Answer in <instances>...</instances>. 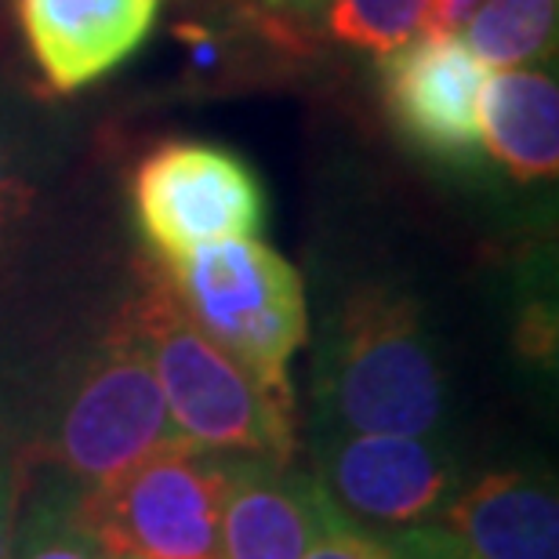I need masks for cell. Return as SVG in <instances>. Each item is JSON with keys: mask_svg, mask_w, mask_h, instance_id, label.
Masks as SVG:
<instances>
[{"mask_svg": "<svg viewBox=\"0 0 559 559\" xmlns=\"http://www.w3.org/2000/svg\"><path fill=\"white\" fill-rule=\"evenodd\" d=\"M186 443L167 418L128 295L98 323L0 364V447L81 487Z\"/></svg>", "mask_w": 559, "mask_h": 559, "instance_id": "cell-1", "label": "cell"}, {"mask_svg": "<svg viewBox=\"0 0 559 559\" xmlns=\"http://www.w3.org/2000/svg\"><path fill=\"white\" fill-rule=\"evenodd\" d=\"M447 418L451 393L421 301L385 280L345 290L312 356V432L447 436Z\"/></svg>", "mask_w": 559, "mask_h": 559, "instance_id": "cell-2", "label": "cell"}, {"mask_svg": "<svg viewBox=\"0 0 559 559\" xmlns=\"http://www.w3.org/2000/svg\"><path fill=\"white\" fill-rule=\"evenodd\" d=\"M128 301L167 418L186 443L270 462L295 457V407L265 393L186 317L156 259H139Z\"/></svg>", "mask_w": 559, "mask_h": 559, "instance_id": "cell-3", "label": "cell"}, {"mask_svg": "<svg viewBox=\"0 0 559 559\" xmlns=\"http://www.w3.org/2000/svg\"><path fill=\"white\" fill-rule=\"evenodd\" d=\"M160 273L186 317L265 393L295 407L290 360L309 338L306 284L295 265L259 237H243L160 262Z\"/></svg>", "mask_w": 559, "mask_h": 559, "instance_id": "cell-4", "label": "cell"}, {"mask_svg": "<svg viewBox=\"0 0 559 559\" xmlns=\"http://www.w3.org/2000/svg\"><path fill=\"white\" fill-rule=\"evenodd\" d=\"M229 454L164 447L103 484L81 487V516L124 559H222L218 512Z\"/></svg>", "mask_w": 559, "mask_h": 559, "instance_id": "cell-5", "label": "cell"}, {"mask_svg": "<svg viewBox=\"0 0 559 559\" xmlns=\"http://www.w3.org/2000/svg\"><path fill=\"white\" fill-rule=\"evenodd\" d=\"M131 207L156 262H182L211 243L259 237L265 193L237 153L211 142H164L139 160Z\"/></svg>", "mask_w": 559, "mask_h": 559, "instance_id": "cell-6", "label": "cell"}, {"mask_svg": "<svg viewBox=\"0 0 559 559\" xmlns=\"http://www.w3.org/2000/svg\"><path fill=\"white\" fill-rule=\"evenodd\" d=\"M317 479L345 516L404 531L440 523L462 490V465L447 436L312 432Z\"/></svg>", "mask_w": 559, "mask_h": 559, "instance_id": "cell-7", "label": "cell"}, {"mask_svg": "<svg viewBox=\"0 0 559 559\" xmlns=\"http://www.w3.org/2000/svg\"><path fill=\"white\" fill-rule=\"evenodd\" d=\"M382 98L396 131L443 160L484 150V92L490 66L457 37H418L382 55Z\"/></svg>", "mask_w": 559, "mask_h": 559, "instance_id": "cell-8", "label": "cell"}, {"mask_svg": "<svg viewBox=\"0 0 559 559\" xmlns=\"http://www.w3.org/2000/svg\"><path fill=\"white\" fill-rule=\"evenodd\" d=\"M331 512L334 501L317 476L290 462L229 454L218 512L222 559H301Z\"/></svg>", "mask_w": 559, "mask_h": 559, "instance_id": "cell-9", "label": "cell"}, {"mask_svg": "<svg viewBox=\"0 0 559 559\" xmlns=\"http://www.w3.org/2000/svg\"><path fill=\"white\" fill-rule=\"evenodd\" d=\"M164 0H15L26 48L55 92L103 81L150 37Z\"/></svg>", "mask_w": 559, "mask_h": 559, "instance_id": "cell-10", "label": "cell"}, {"mask_svg": "<svg viewBox=\"0 0 559 559\" xmlns=\"http://www.w3.org/2000/svg\"><path fill=\"white\" fill-rule=\"evenodd\" d=\"M468 559H559V498L542 468H498L465 484L440 516Z\"/></svg>", "mask_w": 559, "mask_h": 559, "instance_id": "cell-11", "label": "cell"}, {"mask_svg": "<svg viewBox=\"0 0 559 559\" xmlns=\"http://www.w3.org/2000/svg\"><path fill=\"white\" fill-rule=\"evenodd\" d=\"M484 150L516 182H552L559 167V92L552 76L531 70L490 73Z\"/></svg>", "mask_w": 559, "mask_h": 559, "instance_id": "cell-12", "label": "cell"}, {"mask_svg": "<svg viewBox=\"0 0 559 559\" xmlns=\"http://www.w3.org/2000/svg\"><path fill=\"white\" fill-rule=\"evenodd\" d=\"M8 559H114L81 516V484L51 468H19Z\"/></svg>", "mask_w": 559, "mask_h": 559, "instance_id": "cell-13", "label": "cell"}, {"mask_svg": "<svg viewBox=\"0 0 559 559\" xmlns=\"http://www.w3.org/2000/svg\"><path fill=\"white\" fill-rule=\"evenodd\" d=\"M468 48L490 70H516L556 44V0H484L468 22Z\"/></svg>", "mask_w": 559, "mask_h": 559, "instance_id": "cell-14", "label": "cell"}, {"mask_svg": "<svg viewBox=\"0 0 559 559\" xmlns=\"http://www.w3.org/2000/svg\"><path fill=\"white\" fill-rule=\"evenodd\" d=\"M301 559H468L462 542L443 523L385 531L349 520L334 506L328 527Z\"/></svg>", "mask_w": 559, "mask_h": 559, "instance_id": "cell-15", "label": "cell"}, {"mask_svg": "<svg viewBox=\"0 0 559 559\" xmlns=\"http://www.w3.org/2000/svg\"><path fill=\"white\" fill-rule=\"evenodd\" d=\"M44 200V167L22 117L0 98V262L22 248Z\"/></svg>", "mask_w": 559, "mask_h": 559, "instance_id": "cell-16", "label": "cell"}, {"mask_svg": "<svg viewBox=\"0 0 559 559\" xmlns=\"http://www.w3.org/2000/svg\"><path fill=\"white\" fill-rule=\"evenodd\" d=\"M425 0H334L331 33L353 48L389 55L415 40Z\"/></svg>", "mask_w": 559, "mask_h": 559, "instance_id": "cell-17", "label": "cell"}, {"mask_svg": "<svg viewBox=\"0 0 559 559\" xmlns=\"http://www.w3.org/2000/svg\"><path fill=\"white\" fill-rule=\"evenodd\" d=\"M484 0H425L418 33L421 37H454L462 33Z\"/></svg>", "mask_w": 559, "mask_h": 559, "instance_id": "cell-18", "label": "cell"}, {"mask_svg": "<svg viewBox=\"0 0 559 559\" xmlns=\"http://www.w3.org/2000/svg\"><path fill=\"white\" fill-rule=\"evenodd\" d=\"M15 506H19V465H15V457L0 447V559L11 556Z\"/></svg>", "mask_w": 559, "mask_h": 559, "instance_id": "cell-19", "label": "cell"}, {"mask_svg": "<svg viewBox=\"0 0 559 559\" xmlns=\"http://www.w3.org/2000/svg\"><path fill=\"white\" fill-rule=\"evenodd\" d=\"M114 559H124V556H114Z\"/></svg>", "mask_w": 559, "mask_h": 559, "instance_id": "cell-20", "label": "cell"}]
</instances>
